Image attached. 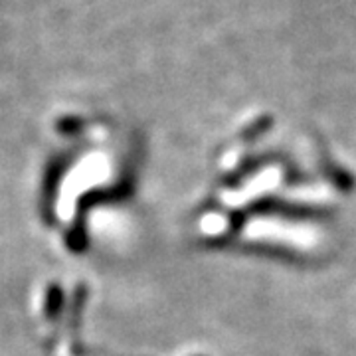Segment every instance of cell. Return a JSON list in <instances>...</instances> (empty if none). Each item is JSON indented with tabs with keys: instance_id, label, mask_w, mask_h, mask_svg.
<instances>
[{
	"instance_id": "1",
	"label": "cell",
	"mask_w": 356,
	"mask_h": 356,
	"mask_svg": "<svg viewBox=\"0 0 356 356\" xmlns=\"http://www.w3.org/2000/svg\"><path fill=\"white\" fill-rule=\"evenodd\" d=\"M243 236L248 240L285 243L297 250H311L317 245L321 238L317 228L281 218H254L245 224Z\"/></svg>"
},
{
	"instance_id": "2",
	"label": "cell",
	"mask_w": 356,
	"mask_h": 356,
	"mask_svg": "<svg viewBox=\"0 0 356 356\" xmlns=\"http://www.w3.org/2000/svg\"><path fill=\"white\" fill-rule=\"evenodd\" d=\"M281 170L280 168H266L261 170L257 177L250 178L242 188L228 191L222 194V202L229 208H242L248 202H252L255 198H259L261 194L275 191V186L280 184Z\"/></svg>"
},
{
	"instance_id": "3",
	"label": "cell",
	"mask_w": 356,
	"mask_h": 356,
	"mask_svg": "<svg viewBox=\"0 0 356 356\" xmlns=\"http://www.w3.org/2000/svg\"><path fill=\"white\" fill-rule=\"evenodd\" d=\"M224 226H226L224 218L218 216V214H208L202 222V228L206 234H222V232H224Z\"/></svg>"
},
{
	"instance_id": "4",
	"label": "cell",
	"mask_w": 356,
	"mask_h": 356,
	"mask_svg": "<svg viewBox=\"0 0 356 356\" xmlns=\"http://www.w3.org/2000/svg\"><path fill=\"white\" fill-rule=\"evenodd\" d=\"M295 196H297V200H313V202H317V200H323V196H327V192H323L317 186H311V188H299V191L295 192Z\"/></svg>"
}]
</instances>
